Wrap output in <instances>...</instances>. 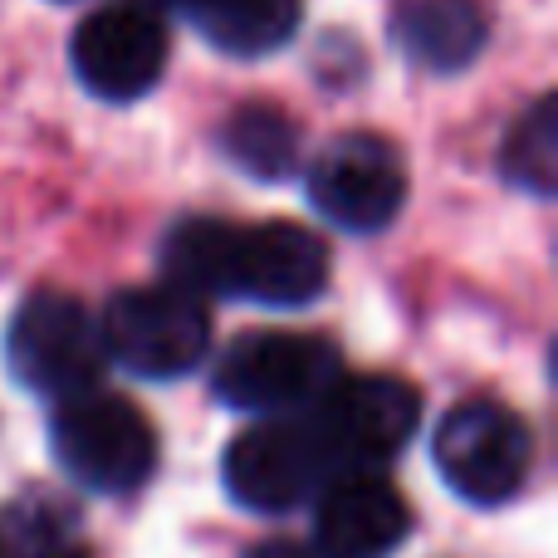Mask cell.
<instances>
[{
	"instance_id": "cell-6",
	"label": "cell",
	"mask_w": 558,
	"mask_h": 558,
	"mask_svg": "<svg viewBox=\"0 0 558 558\" xmlns=\"http://www.w3.org/2000/svg\"><path fill=\"white\" fill-rule=\"evenodd\" d=\"M432 461L441 481L471 505H505L520 495L534 465V436L520 412L490 397L456 402L441 416L432 441Z\"/></svg>"
},
{
	"instance_id": "cell-9",
	"label": "cell",
	"mask_w": 558,
	"mask_h": 558,
	"mask_svg": "<svg viewBox=\"0 0 558 558\" xmlns=\"http://www.w3.org/2000/svg\"><path fill=\"white\" fill-rule=\"evenodd\" d=\"M69 59H74L78 84L94 98L133 104V98L153 94L167 69L162 15L153 5H143V0H113V5L94 10L74 29Z\"/></svg>"
},
{
	"instance_id": "cell-5",
	"label": "cell",
	"mask_w": 558,
	"mask_h": 558,
	"mask_svg": "<svg viewBox=\"0 0 558 558\" xmlns=\"http://www.w3.org/2000/svg\"><path fill=\"white\" fill-rule=\"evenodd\" d=\"M5 367L35 397L69 402L78 392H94L104 377L98 324L74 294L39 289L15 308L5 328Z\"/></svg>"
},
{
	"instance_id": "cell-8",
	"label": "cell",
	"mask_w": 558,
	"mask_h": 558,
	"mask_svg": "<svg viewBox=\"0 0 558 558\" xmlns=\"http://www.w3.org/2000/svg\"><path fill=\"white\" fill-rule=\"evenodd\" d=\"M308 202L328 226L348 235H377L407 202V167L377 133L333 137L308 167Z\"/></svg>"
},
{
	"instance_id": "cell-7",
	"label": "cell",
	"mask_w": 558,
	"mask_h": 558,
	"mask_svg": "<svg viewBox=\"0 0 558 558\" xmlns=\"http://www.w3.org/2000/svg\"><path fill=\"white\" fill-rule=\"evenodd\" d=\"M338 383L333 343L314 333H245L216 363V397L235 412L284 416L314 407Z\"/></svg>"
},
{
	"instance_id": "cell-14",
	"label": "cell",
	"mask_w": 558,
	"mask_h": 558,
	"mask_svg": "<svg viewBox=\"0 0 558 558\" xmlns=\"http://www.w3.org/2000/svg\"><path fill=\"white\" fill-rule=\"evenodd\" d=\"M221 153L255 182H284L299 167V123L275 108H241L221 128Z\"/></svg>"
},
{
	"instance_id": "cell-17",
	"label": "cell",
	"mask_w": 558,
	"mask_h": 558,
	"mask_svg": "<svg viewBox=\"0 0 558 558\" xmlns=\"http://www.w3.org/2000/svg\"><path fill=\"white\" fill-rule=\"evenodd\" d=\"M39 558H88V554H78V549H45Z\"/></svg>"
},
{
	"instance_id": "cell-11",
	"label": "cell",
	"mask_w": 558,
	"mask_h": 558,
	"mask_svg": "<svg viewBox=\"0 0 558 558\" xmlns=\"http://www.w3.org/2000/svg\"><path fill=\"white\" fill-rule=\"evenodd\" d=\"M412 530V510L383 475H333L314 510L318 558H387Z\"/></svg>"
},
{
	"instance_id": "cell-13",
	"label": "cell",
	"mask_w": 558,
	"mask_h": 558,
	"mask_svg": "<svg viewBox=\"0 0 558 558\" xmlns=\"http://www.w3.org/2000/svg\"><path fill=\"white\" fill-rule=\"evenodd\" d=\"M162 15V5H177L202 39H211L221 54L260 59L289 45L304 15V0H143Z\"/></svg>"
},
{
	"instance_id": "cell-15",
	"label": "cell",
	"mask_w": 558,
	"mask_h": 558,
	"mask_svg": "<svg viewBox=\"0 0 558 558\" xmlns=\"http://www.w3.org/2000/svg\"><path fill=\"white\" fill-rule=\"evenodd\" d=\"M500 172L520 192H534V196L554 192V172H558V104L554 98H539L510 128L505 153H500Z\"/></svg>"
},
{
	"instance_id": "cell-18",
	"label": "cell",
	"mask_w": 558,
	"mask_h": 558,
	"mask_svg": "<svg viewBox=\"0 0 558 558\" xmlns=\"http://www.w3.org/2000/svg\"><path fill=\"white\" fill-rule=\"evenodd\" d=\"M0 558H5V549H0Z\"/></svg>"
},
{
	"instance_id": "cell-2",
	"label": "cell",
	"mask_w": 558,
	"mask_h": 558,
	"mask_svg": "<svg viewBox=\"0 0 558 558\" xmlns=\"http://www.w3.org/2000/svg\"><path fill=\"white\" fill-rule=\"evenodd\" d=\"M49 446L69 481L94 495H128L157 471V432L113 392H78L54 407Z\"/></svg>"
},
{
	"instance_id": "cell-3",
	"label": "cell",
	"mask_w": 558,
	"mask_h": 558,
	"mask_svg": "<svg viewBox=\"0 0 558 558\" xmlns=\"http://www.w3.org/2000/svg\"><path fill=\"white\" fill-rule=\"evenodd\" d=\"M104 357L147 383L186 377L211 348V314L196 294L172 284H143L108 299L98 318Z\"/></svg>"
},
{
	"instance_id": "cell-10",
	"label": "cell",
	"mask_w": 558,
	"mask_h": 558,
	"mask_svg": "<svg viewBox=\"0 0 558 558\" xmlns=\"http://www.w3.org/2000/svg\"><path fill=\"white\" fill-rule=\"evenodd\" d=\"M328 475L333 471L324 461V446H318L314 426L284 422V416L241 432L226 446V461H221V481L231 490V500L255 514L294 510L308 495L324 490Z\"/></svg>"
},
{
	"instance_id": "cell-12",
	"label": "cell",
	"mask_w": 558,
	"mask_h": 558,
	"mask_svg": "<svg viewBox=\"0 0 558 558\" xmlns=\"http://www.w3.org/2000/svg\"><path fill=\"white\" fill-rule=\"evenodd\" d=\"M490 39L475 0H407L392 15V45L432 74H461Z\"/></svg>"
},
{
	"instance_id": "cell-4",
	"label": "cell",
	"mask_w": 558,
	"mask_h": 558,
	"mask_svg": "<svg viewBox=\"0 0 558 558\" xmlns=\"http://www.w3.org/2000/svg\"><path fill=\"white\" fill-rule=\"evenodd\" d=\"M416 422H422V392L383 373L338 377L308 416L333 475H373L377 465L407 451Z\"/></svg>"
},
{
	"instance_id": "cell-16",
	"label": "cell",
	"mask_w": 558,
	"mask_h": 558,
	"mask_svg": "<svg viewBox=\"0 0 558 558\" xmlns=\"http://www.w3.org/2000/svg\"><path fill=\"white\" fill-rule=\"evenodd\" d=\"M245 558H318L314 549H304V544H289V539H270V544H255Z\"/></svg>"
},
{
	"instance_id": "cell-1",
	"label": "cell",
	"mask_w": 558,
	"mask_h": 558,
	"mask_svg": "<svg viewBox=\"0 0 558 558\" xmlns=\"http://www.w3.org/2000/svg\"><path fill=\"white\" fill-rule=\"evenodd\" d=\"M167 284L260 308H304L328 289V245L294 221L231 226L211 216L182 221L162 245Z\"/></svg>"
}]
</instances>
